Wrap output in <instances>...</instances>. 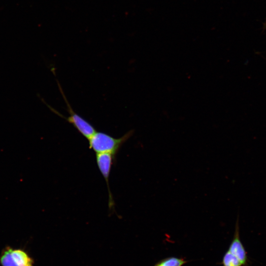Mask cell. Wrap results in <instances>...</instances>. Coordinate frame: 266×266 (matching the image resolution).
<instances>
[{
    "mask_svg": "<svg viewBox=\"0 0 266 266\" xmlns=\"http://www.w3.org/2000/svg\"><path fill=\"white\" fill-rule=\"evenodd\" d=\"M132 131L122 137L115 138L106 133L96 132L89 139V147L96 154L109 153L115 157L119 149L133 134Z\"/></svg>",
    "mask_w": 266,
    "mask_h": 266,
    "instance_id": "6da1fadb",
    "label": "cell"
},
{
    "mask_svg": "<svg viewBox=\"0 0 266 266\" xmlns=\"http://www.w3.org/2000/svg\"><path fill=\"white\" fill-rule=\"evenodd\" d=\"M34 261L28 253L19 248H5L0 256L1 266H34Z\"/></svg>",
    "mask_w": 266,
    "mask_h": 266,
    "instance_id": "7a4b0ae2",
    "label": "cell"
},
{
    "mask_svg": "<svg viewBox=\"0 0 266 266\" xmlns=\"http://www.w3.org/2000/svg\"><path fill=\"white\" fill-rule=\"evenodd\" d=\"M59 88L66 104L67 111L69 114V115L67 118L62 117L71 124L81 134L88 139L96 132L95 128L87 121L73 111L66 100L61 86H59Z\"/></svg>",
    "mask_w": 266,
    "mask_h": 266,
    "instance_id": "3957f363",
    "label": "cell"
},
{
    "mask_svg": "<svg viewBox=\"0 0 266 266\" xmlns=\"http://www.w3.org/2000/svg\"><path fill=\"white\" fill-rule=\"evenodd\" d=\"M115 158L114 155L109 153L96 154L97 166L107 183L109 197L108 206L110 210L113 209L114 206V201L109 187V178Z\"/></svg>",
    "mask_w": 266,
    "mask_h": 266,
    "instance_id": "277c9868",
    "label": "cell"
},
{
    "mask_svg": "<svg viewBox=\"0 0 266 266\" xmlns=\"http://www.w3.org/2000/svg\"><path fill=\"white\" fill-rule=\"evenodd\" d=\"M238 221V217H237L233 238L227 251L238 259L242 266H248L249 260L247 251L240 239Z\"/></svg>",
    "mask_w": 266,
    "mask_h": 266,
    "instance_id": "5b68a950",
    "label": "cell"
},
{
    "mask_svg": "<svg viewBox=\"0 0 266 266\" xmlns=\"http://www.w3.org/2000/svg\"><path fill=\"white\" fill-rule=\"evenodd\" d=\"M188 262L182 257H170L160 260L154 266H182Z\"/></svg>",
    "mask_w": 266,
    "mask_h": 266,
    "instance_id": "8992f818",
    "label": "cell"
},
{
    "mask_svg": "<svg viewBox=\"0 0 266 266\" xmlns=\"http://www.w3.org/2000/svg\"><path fill=\"white\" fill-rule=\"evenodd\" d=\"M221 264L223 266H242L238 259L228 251L223 257Z\"/></svg>",
    "mask_w": 266,
    "mask_h": 266,
    "instance_id": "52a82bcc",
    "label": "cell"
}]
</instances>
